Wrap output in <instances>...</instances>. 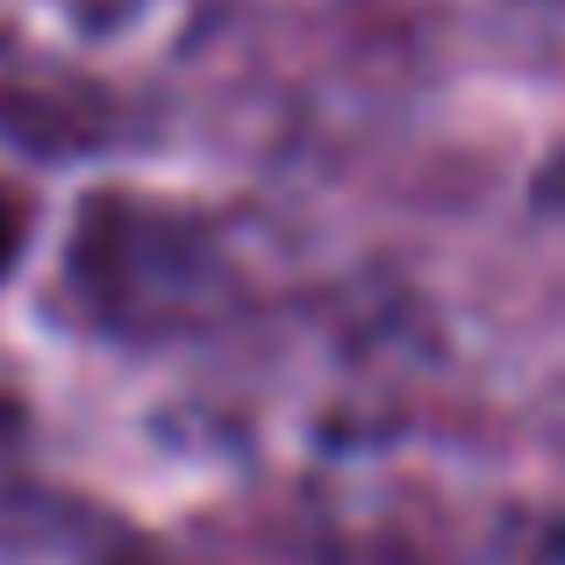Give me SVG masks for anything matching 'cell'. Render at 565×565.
Segmentation results:
<instances>
[{"label":"cell","mask_w":565,"mask_h":565,"mask_svg":"<svg viewBox=\"0 0 565 565\" xmlns=\"http://www.w3.org/2000/svg\"><path fill=\"white\" fill-rule=\"evenodd\" d=\"M72 294L115 337H172L201 330L230 308V265L193 215L129 201V193H100L79 207Z\"/></svg>","instance_id":"1"},{"label":"cell","mask_w":565,"mask_h":565,"mask_svg":"<svg viewBox=\"0 0 565 565\" xmlns=\"http://www.w3.org/2000/svg\"><path fill=\"white\" fill-rule=\"evenodd\" d=\"M22 230H29L22 201H14V193L0 186V273H8V265H14V250H22Z\"/></svg>","instance_id":"2"},{"label":"cell","mask_w":565,"mask_h":565,"mask_svg":"<svg viewBox=\"0 0 565 565\" xmlns=\"http://www.w3.org/2000/svg\"><path fill=\"white\" fill-rule=\"evenodd\" d=\"M14 437H22V408H14V401H0V458L14 451Z\"/></svg>","instance_id":"3"}]
</instances>
